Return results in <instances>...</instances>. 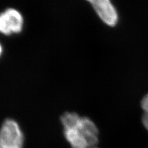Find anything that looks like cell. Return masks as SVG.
<instances>
[{
  "label": "cell",
  "instance_id": "5b68a950",
  "mask_svg": "<svg viewBox=\"0 0 148 148\" xmlns=\"http://www.w3.org/2000/svg\"><path fill=\"white\" fill-rule=\"evenodd\" d=\"M141 108L144 114L143 115V123L145 127L148 130V94L143 98L141 103Z\"/></svg>",
  "mask_w": 148,
  "mask_h": 148
},
{
  "label": "cell",
  "instance_id": "8992f818",
  "mask_svg": "<svg viewBox=\"0 0 148 148\" xmlns=\"http://www.w3.org/2000/svg\"><path fill=\"white\" fill-rule=\"evenodd\" d=\"M3 51H4V48H3V46L2 45V44L0 42V58H1L2 55L3 54Z\"/></svg>",
  "mask_w": 148,
  "mask_h": 148
},
{
  "label": "cell",
  "instance_id": "6da1fadb",
  "mask_svg": "<svg viewBox=\"0 0 148 148\" xmlns=\"http://www.w3.org/2000/svg\"><path fill=\"white\" fill-rule=\"evenodd\" d=\"M64 135L72 148H90L98 143L99 132L91 119L75 112H65L61 117Z\"/></svg>",
  "mask_w": 148,
  "mask_h": 148
},
{
  "label": "cell",
  "instance_id": "52a82bcc",
  "mask_svg": "<svg viewBox=\"0 0 148 148\" xmlns=\"http://www.w3.org/2000/svg\"><path fill=\"white\" fill-rule=\"evenodd\" d=\"M90 148H98V147H90Z\"/></svg>",
  "mask_w": 148,
  "mask_h": 148
},
{
  "label": "cell",
  "instance_id": "277c9868",
  "mask_svg": "<svg viewBox=\"0 0 148 148\" xmlns=\"http://www.w3.org/2000/svg\"><path fill=\"white\" fill-rule=\"evenodd\" d=\"M91 3L97 14L106 24L114 26L117 22V12L110 0H86Z\"/></svg>",
  "mask_w": 148,
  "mask_h": 148
},
{
  "label": "cell",
  "instance_id": "7a4b0ae2",
  "mask_svg": "<svg viewBox=\"0 0 148 148\" xmlns=\"http://www.w3.org/2000/svg\"><path fill=\"white\" fill-rule=\"evenodd\" d=\"M24 136L18 123L6 119L0 128V148H23Z\"/></svg>",
  "mask_w": 148,
  "mask_h": 148
},
{
  "label": "cell",
  "instance_id": "3957f363",
  "mask_svg": "<svg viewBox=\"0 0 148 148\" xmlns=\"http://www.w3.org/2000/svg\"><path fill=\"white\" fill-rule=\"evenodd\" d=\"M25 20L20 11L8 8L0 12V34L4 36L20 34L24 30Z\"/></svg>",
  "mask_w": 148,
  "mask_h": 148
}]
</instances>
